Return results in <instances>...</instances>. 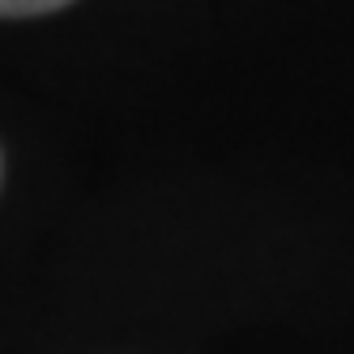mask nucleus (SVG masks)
<instances>
[{"mask_svg": "<svg viewBox=\"0 0 354 354\" xmlns=\"http://www.w3.org/2000/svg\"><path fill=\"white\" fill-rule=\"evenodd\" d=\"M68 5V0H0V17H35V13H52Z\"/></svg>", "mask_w": 354, "mask_h": 354, "instance_id": "f257e3e1", "label": "nucleus"}]
</instances>
